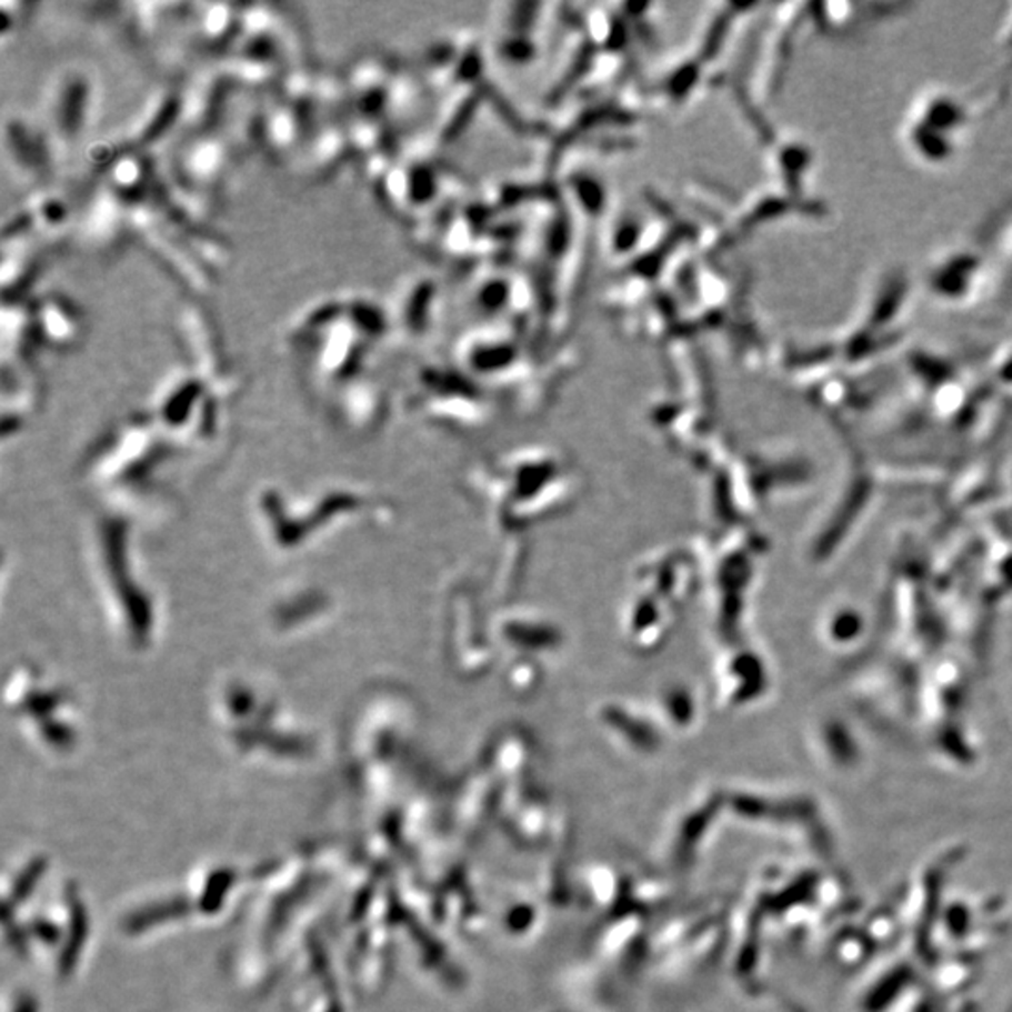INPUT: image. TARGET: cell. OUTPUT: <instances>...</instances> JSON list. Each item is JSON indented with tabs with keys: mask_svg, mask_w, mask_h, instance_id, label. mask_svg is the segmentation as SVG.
Segmentation results:
<instances>
[{
	"mask_svg": "<svg viewBox=\"0 0 1012 1012\" xmlns=\"http://www.w3.org/2000/svg\"><path fill=\"white\" fill-rule=\"evenodd\" d=\"M970 124V109L954 92L930 90L908 114L902 130L905 149L916 162L941 168L956 158Z\"/></svg>",
	"mask_w": 1012,
	"mask_h": 1012,
	"instance_id": "1",
	"label": "cell"
},
{
	"mask_svg": "<svg viewBox=\"0 0 1012 1012\" xmlns=\"http://www.w3.org/2000/svg\"><path fill=\"white\" fill-rule=\"evenodd\" d=\"M48 103V119L51 120V124L48 138H43L51 154L57 157V147H60L62 157V152H67L68 147H72L81 138V132L89 122L92 83L87 73L72 70L57 79L51 87Z\"/></svg>",
	"mask_w": 1012,
	"mask_h": 1012,
	"instance_id": "2",
	"label": "cell"
},
{
	"mask_svg": "<svg viewBox=\"0 0 1012 1012\" xmlns=\"http://www.w3.org/2000/svg\"><path fill=\"white\" fill-rule=\"evenodd\" d=\"M983 258L965 248L945 252L930 264L924 275L929 293L943 304L960 305L976 293L984 278Z\"/></svg>",
	"mask_w": 1012,
	"mask_h": 1012,
	"instance_id": "3",
	"label": "cell"
},
{
	"mask_svg": "<svg viewBox=\"0 0 1012 1012\" xmlns=\"http://www.w3.org/2000/svg\"><path fill=\"white\" fill-rule=\"evenodd\" d=\"M30 327L51 348H68L78 342L81 334V313L64 297L49 294L38 302L30 312Z\"/></svg>",
	"mask_w": 1012,
	"mask_h": 1012,
	"instance_id": "4",
	"label": "cell"
},
{
	"mask_svg": "<svg viewBox=\"0 0 1012 1012\" xmlns=\"http://www.w3.org/2000/svg\"><path fill=\"white\" fill-rule=\"evenodd\" d=\"M8 120L4 139H7V149L12 154L13 163L19 173L24 177H40L48 166V157H53L48 144L42 143L43 136L30 132V128L23 127L21 120Z\"/></svg>",
	"mask_w": 1012,
	"mask_h": 1012,
	"instance_id": "5",
	"label": "cell"
},
{
	"mask_svg": "<svg viewBox=\"0 0 1012 1012\" xmlns=\"http://www.w3.org/2000/svg\"><path fill=\"white\" fill-rule=\"evenodd\" d=\"M98 198L100 199H98L97 209L98 212H100V217L106 214V218H108L109 214H113V212H117V209H119L120 198L119 193L114 192V190H109L108 188V190H106L102 196H98ZM84 231H87V237H89V244L108 248L113 244V239H111V234L109 233H111V231H113V233L114 231H119V226H114V222H111V220H109V222L108 220L103 222V218H100L94 228L84 229Z\"/></svg>",
	"mask_w": 1012,
	"mask_h": 1012,
	"instance_id": "6",
	"label": "cell"
}]
</instances>
